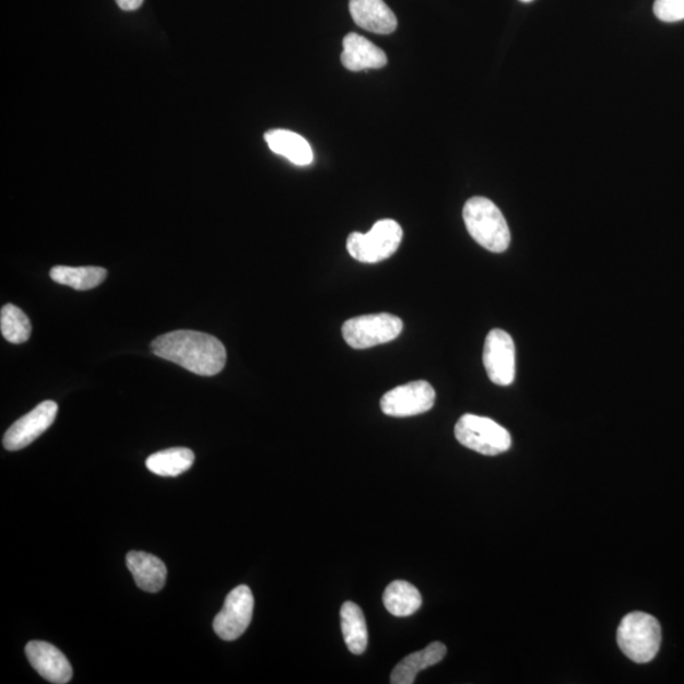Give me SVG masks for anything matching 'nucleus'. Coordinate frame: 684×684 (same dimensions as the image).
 <instances>
[{
	"instance_id": "f03ea898",
	"label": "nucleus",
	"mask_w": 684,
	"mask_h": 684,
	"mask_svg": "<svg viewBox=\"0 0 684 684\" xmlns=\"http://www.w3.org/2000/svg\"><path fill=\"white\" fill-rule=\"evenodd\" d=\"M463 219L471 235L482 248L504 252L511 243V233L498 207L484 197H473L463 210Z\"/></svg>"
},
{
	"instance_id": "20e7f679",
	"label": "nucleus",
	"mask_w": 684,
	"mask_h": 684,
	"mask_svg": "<svg viewBox=\"0 0 684 684\" xmlns=\"http://www.w3.org/2000/svg\"><path fill=\"white\" fill-rule=\"evenodd\" d=\"M403 229L393 220H380L368 234L353 233L349 236L346 248L355 260L376 264L391 258L399 250Z\"/></svg>"
},
{
	"instance_id": "f257e3e1",
	"label": "nucleus",
	"mask_w": 684,
	"mask_h": 684,
	"mask_svg": "<svg viewBox=\"0 0 684 684\" xmlns=\"http://www.w3.org/2000/svg\"><path fill=\"white\" fill-rule=\"evenodd\" d=\"M151 352L202 377L216 376L227 359L226 349L219 339L189 330L158 337L151 342Z\"/></svg>"
},
{
	"instance_id": "423d86ee",
	"label": "nucleus",
	"mask_w": 684,
	"mask_h": 684,
	"mask_svg": "<svg viewBox=\"0 0 684 684\" xmlns=\"http://www.w3.org/2000/svg\"><path fill=\"white\" fill-rule=\"evenodd\" d=\"M403 322L389 314L367 315L352 318L342 326V337L349 346L364 350L387 344L401 335Z\"/></svg>"
},
{
	"instance_id": "4be33fe9",
	"label": "nucleus",
	"mask_w": 684,
	"mask_h": 684,
	"mask_svg": "<svg viewBox=\"0 0 684 684\" xmlns=\"http://www.w3.org/2000/svg\"><path fill=\"white\" fill-rule=\"evenodd\" d=\"M654 14L667 23L684 20V0H656Z\"/></svg>"
},
{
	"instance_id": "0eeeda50",
	"label": "nucleus",
	"mask_w": 684,
	"mask_h": 684,
	"mask_svg": "<svg viewBox=\"0 0 684 684\" xmlns=\"http://www.w3.org/2000/svg\"><path fill=\"white\" fill-rule=\"evenodd\" d=\"M253 612V595L248 586H238L227 594L224 608L214 617L213 630L222 640L234 641L248 630Z\"/></svg>"
},
{
	"instance_id": "9d476101",
	"label": "nucleus",
	"mask_w": 684,
	"mask_h": 684,
	"mask_svg": "<svg viewBox=\"0 0 684 684\" xmlns=\"http://www.w3.org/2000/svg\"><path fill=\"white\" fill-rule=\"evenodd\" d=\"M58 404L54 401L39 403L36 409L7 429L3 445L7 450L25 449L49 428L58 415Z\"/></svg>"
},
{
	"instance_id": "aec40b11",
	"label": "nucleus",
	"mask_w": 684,
	"mask_h": 684,
	"mask_svg": "<svg viewBox=\"0 0 684 684\" xmlns=\"http://www.w3.org/2000/svg\"><path fill=\"white\" fill-rule=\"evenodd\" d=\"M51 280L76 291L97 288L107 278V270L98 267H55Z\"/></svg>"
},
{
	"instance_id": "6e6552de",
	"label": "nucleus",
	"mask_w": 684,
	"mask_h": 684,
	"mask_svg": "<svg viewBox=\"0 0 684 684\" xmlns=\"http://www.w3.org/2000/svg\"><path fill=\"white\" fill-rule=\"evenodd\" d=\"M435 389L425 380L397 387L380 400V409L387 416L411 417L421 415L434 408Z\"/></svg>"
},
{
	"instance_id": "6ab92c4d",
	"label": "nucleus",
	"mask_w": 684,
	"mask_h": 684,
	"mask_svg": "<svg viewBox=\"0 0 684 684\" xmlns=\"http://www.w3.org/2000/svg\"><path fill=\"white\" fill-rule=\"evenodd\" d=\"M194 452L187 448H172L155 452L146 460L151 473L161 476H178L189 471L194 463Z\"/></svg>"
},
{
	"instance_id": "a211bd4d",
	"label": "nucleus",
	"mask_w": 684,
	"mask_h": 684,
	"mask_svg": "<svg viewBox=\"0 0 684 684\" xmlns=\"http://www.w3.org/2000/svg\"><path fill=\"white\" fill-rule=\"evenodd\" d=\"M385 606L396 617H408L423 606V598L415 586L405 580H394L386 588Z\"/></svg>"
},
{
	"instance_id": "4468645a",
	"label": "nucleus",
	"mask_w": 684,
	"mask_h": 684,
	"mask_svg": "<svg viewBox=\"0 0 684 684\" xmlns=\"http://www.w3.org/2000/svg\"><path fill=\"white\" fill-rule=\"evenodd\" d=\"M126 563L134 582L142 591L156 593L163 590L166 577H168V569L157 556L143 552H131L127 554Z\"/></svg>"
},
{
	"instance_id": "1a4fd4ad",
	"label": "nucleus",
	"mask_w": 684,
	"mask_h": 684,
	"mask_svg": "<svg viewBox=\"0 0 684 684\" xmlns=\"http://www.w3.org/2000/svg\"><path fill=\"white\" fill-rule=\"evenodd\" d=\"M483 364L488 378L497 386H510L516 374L514 340L504 330H492L484 342Z\"/></svg>"
},
{
	"instance_id": "dca6fc26",
	"label": "nucleus",
	"mask_w": 684,
	"mask_h": 684,
	"mask_svg": "<svg viewBox=\"0 0 684 684\" xmlns=\"http://www.w3.org/2000/svg\"><path fill=\"white\" fill-rule=\"evenodd\" d=\"M264 139L273 153L288 158L294 165L307 166L314 162L311 145L296 132L272 130L266 133Z\"/></svg>"
},
{
	"instance_id": "b1692460",
	"label": "nucleus",
	"mask_w": 684,
	"mask_h": 684,
	"mask_svg": "<svg viewBox=\"0 0 684 684\" xmlns=\"http://www.w3.org/2000/svg\"><path fill=\"white\" fill-rule=\"evenodd\" d=\"M520 2H522V3H530V2H532V0H520Z\"/></svg>"
},
{
	"instance_id": "ddd939ff",
	"label": "nucleus",
	"mask_w": 684,
	"mask_h": 684,
	"mask_svg": "<svg viewBox=\"0 0 684 684\" xmlns=\"http://www.w3.org/2000/svg\"><path fill=\"white\" fill-rule=\"evenodd\" d=\"M342 44L344 51L341 54V62L347 70L362 71L386 67V52L369 39L357 34H349Z\"/></svg>"
},
{
	"instance_id": "39448f33",
	"label": "nucleus",
	"mask_w": 684,
	"mask_h": 684,
	"mask_svg": "<svg viewBox=\"0 0 684 684\" xmlns=\"http://www.w3.org/2000/svg\"><path fill=\"white\" fill-rule=\"evenodd\" d=\"M457 440L463 447L480 452L482 456L495 457L511 448V435L507 429L488 417L471 415L461 416L456 425Z\"/></svg>"
},
{
	"instance_id": "7ed1b4c3",
	"label": "nucleus",
	"mask_w": 684,
	"mask_h": 684,
	"mask_svg": "<svg viewBox=\"0 0 684 684\" xmlns=\"http://www.w3.org/2000/svg\"><path fill=\"white\" fill-rule=\"evenodd\" d=\"M617 642L623 653L633 662H651L662 642V628L654 616L646 612H632L617 628Z\"/></svg>"
},
{
	"instance_id": "9b49d317",
	"label": "nucleus",
	"mask_w": 684,
	"mask_h": 684,
	"mask_svg": "<svg viewBox=\"0 0 684 684\" xmlns=\"http://www.w3.org/2000/svg\"><path fill=\"white\" fill-rule=\"evenodd\" d=\"M26 656L43 679L55 684H66L73 679V667L61 651L46 641H30Z\"/></svg>"
},
{
	"instance_id": "f3484780",
	"label": "nucleus",
	"mask_w": 684,
	"mask_h": 684,
	"mask_svg": "<svg viewBox=\"0 0 684 684\" xmlns=\"http://www.w3.org/2000/svg\"><path fill=\"white\" fill-rule=\"evenodd\" d=\"M340 617L342 635L350 653L362 656L368 647V626L362 609L347 601L342 604Z\"/></svg>"
},
{
	"instance_id": "412c9836",
	"label": "nucleus",
	"mask_w": 684,
	"mask_h": 684,
	"mask_svg": "<svg viewBox=\"0 0 684 684\" xmlns=\"http://www.w3.org/2000/svg\"><path fill=\"white\" fill-rule=\"evenodd\" d=\"M0 330L7 341L12 344H22L31 337L30 318L17 306L5 305L0 312Z\"/></svg>"
},
{
	"instance_id": "f8f14e48",
	"label": "nucleus",
	"mask_w": 684,
	"mask_h": 684,
	"mask_svg": "<svg viewBox=\"0 0 684 684\" xmlns=\"http://www.w3.org/2000/svg\"><path fill=\"white\" fill-rule=\"evenodd\" d=\"M349 8L356 25L373 34L389 35L399 25L384 0H350Z\"/></svg>"
},
{
	"instance_id": "5701e85b",
	"label": "nucleus",
	"mask_w": 684,
	"mask_h": 684,
	"mask_svg": "<svg viewBox=\"0 0 684 684\" xmlns=\"http://www.w3.org/2000/svg\"><path fill=\"white\" fill-rule=\"evenodd\" d=\"M116 3L123 11H137L142 5L143 0H116Z\"/></svg>"
},
{
	"instance_id": "2eb2a0df",
	"label": "nucleus",
	"mask_w": 684,
	"mask_h": 684,
	"mask_svg": "<svg viewBox=\"0 0 684 684\" xmlns=\"http://www.w3.org/2000/svg\"><path fill=\"white\" fill-rule=\"evenodd\" d=\"M447 647H445L443 642L435 641L429 644L425 649L405 657L396 665L391 674V683H415L416 675L421 671L426 670V668L440 663L445 656H447Z\"/></svg>"
}]
</instances>
